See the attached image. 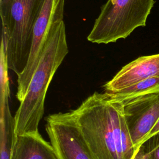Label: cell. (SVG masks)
<instances>
[{"mask_svg":"<svg viewBox=\"0 0 159 159\" xmlns=\"http://www.w3.org/2000/svg\"><path fill=\"white\" fill-rule=\"evenodd\" d=\"M71 111L93 159H135L121 102L95 92Z\"/></svg>","mask_w":159,"mask_h":159,"instance_id":"cell-1","label":"cell"},{"mask_svg":"<svg viewBox=\"0 0 159 159\" xmlns=\"http://www.w3.org/2000/svg\"><path fill=\"white\" fill-rule=\"evenodd\" d=\"M68 53L65 25L58 20L52 27L24 99L14 116L17 135L37 133L44 113V103L49 84Z\"/></svg>","mask_w":159,"mask_h":159,"instance_id":"cell-2","label":"cell"},{"mask_svg":"<svg viewBox=\"0 0 159 159\" xmlns=\"http://www.w3.org/2000/svg\"><path fill=\"white\" fill-rule=\"evenodd\" d=\"M45 0H0L1 42L8 68L17 76L24 70L32 47L35 22Z\"/></svg>","mask_w":159,"mask_h":159,"instance_id":"cell-3","label":"cell"},{"mask_svg":"<svg viewBox=\"0 0 159 159\" xmlns=\"http://www.w3.org/2000/svg\"><path fill=\"white\" fill-rule=\"evenodd\" d=\"M154 0H107L101 8L88 41L107 44L125 39L137 27H144Z\"/></svg>","mask_w":159,"mask_h":159,"instance_id":"cell-4","label":"cell"},{"mask_svg":"<svg viewBox=\"0 0 159 159\" xmlns=\"http://www.w3.org/2000/svg\"><path fill=\"white\" fill-rule=\"evenodd\" d=\"M65 0H45L35 22L32 47L27 65L18 76L17 98L20 102L24 98L32 75L37 67L49 32L55 22L63 20Z\"/></svg>","mask_w":159,"mask_h":159,"instance_id":"cell-5","label":"cell"},{"mask_svg":"<svg viewBox=\"0 0 159 159\" xmlns=\"http://www.w3.org/2000/svg\"><path fill=\"white\" fill-rule=\"evenodd\" d=\"M46 131L59 159H93L72 111L47 119Z\"/></svg>","mask_w":159,"mask_h":159,"instance_id":"cell-6","label":"cell"},{"mask_svg":"<svg viewBox=\"0 0 159 159\" xmlns=\"http://www.w3.org/2000/svg\"><path fill=\"white\" fill-rule=\"evenodd\" d=\"M121 102L127 128L137 154L159 119V92L143 94Z\"/></svg>","mask_w":159,"mask_h":159,"instance_id":"cell-7","label":"cell"},{"mask_svg":"<svg viewBox=\"0 0 159 159\" xmlns=\"http://www.w3.org/2000/svg\"><path fill=\"white\" fill-rule=\"evenodd\" d=\"M159 76V53L143 56L129 63L105 85V91L114 93L144 80Z\"/></svg>","mask_w":159,"mask_h":159,"instance_id":"cell-8","label":"cell"},{"mask_svg":"<svg viewBox=\"0 0 159 159\" xmlns=\"http://www.w3.org/2000/svg\"><path fill=\"white\" fill-rule=\"evenodd\" d=\"M11 159H59L51 143L39 132L17 136Z\"/></svg>","mask_w":159,"mask_h":159,"instance_id":"cell-9","label":"cell"},{"mask_svg":"<svg viewBox=\"0 0 159 159\" xmlns=\"http://www.w3.org/2000/svg\"><path fill=\"white\" fill-rule=\"evenodd\" d=\"M10 92L0 94V159H11L17 139L15 119L11 113Z\"/></svg>","mask_w":159,"mask_h":159,"instance_id":"cell-10","label":"cell"},{"mask_svg":"<svg viewBox=\"0 0 159 159\" xmlns=\"http://www.w3.org/2000/svg\"><path fill=\"white\" fill-rule=\"evenodd\" d=\"M155 92H159V76L144 80L126 88L109 94L114 100L122 102L132 98Z\"/></svg>","mask_w":159,"mask_h":159,"instance_id":"cell-11","label":"cell"},{"mask_svg":"<svg viewBox=\"0 0 159 159\" xmlns=\"http://www.w3.org/2000/svg\"><path fill=\"white\" fill-rule=\"evenodd\" d=\"M135 159H159V133L147 139L140 146Z\"/></svg>","mask_w":159,"mask_h":159,"instance_id":"cell-12","label":"cell"},{"mask_svg":"<svg viewBox=\"0 0 159 159\" xmlns=\"http://www.w3.org/2000/svg\"><path fill=\"white\" fill-rule=\"evenodd\" d=\"M158 133H159V119H158V121L157 122V123L155 124V125H154L153 128V129H152V130L150 131V134H148V135L147 136V137L145 141H146L147 139H148L149 138H150L151 137H152L153 135H155V134H158Z\"/></svg>","mask_w":159,"mask_h":159,"instance_id":"cell-13","label":"cell"}]
</instances>
